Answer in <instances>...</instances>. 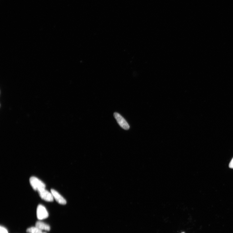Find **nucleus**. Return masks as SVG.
Returning <instances> with one entry per match:
<instances>
[{"instance_id":"nucleus-11","label":"nucleus","mask_w":233,"mask_h":233,"mask_svg":"<svg viewBox=\"0 0 233 233\" xmlns=\"http://www.w3.org/2000/svg\"><path fill=\"white\" fill-rule=\"evenodd\" d=\"M182 233H184V232H182Z\"/></svg>"},{"instance_id":"nucleus-5","label":"nucleus","mask_w":233,"mask_h":233,"mask_svg":"<svg viewBox=\"0 0 233 233\" xmlns=\"http://www.w3.org/2000/svg\"><path fill=\"white\" fill-rule=\"evenodd\" d=\"M51 192L53 195L54 199H55L58 203L62 205L66 204V199L57 191L54 189H51Z\"/></svg>"},{"instance_id":"nucleus-3","label":"nucleus","mask_w":233,"mask_h":233,"mask_svg":"<svg viewBox=\"0 0 233 233\" xmlns=\"http://www.w3.org/2000/svg\"><path fill=\"white\" fill-rule=\"evenodd\" d=\"M114 116L116 119L118 123L122 128L125 130H128L130 128V126L127 121L121 115L118 113L115 112Z\"/></svg>"},{"instance_id":"nucleus-1","label":"nucleus","mask_w":233,"mask_h":233,"mask_svg":"<svg viewBox=\"0 0 233 233\" xmlns=\"http://www.w3.org/2000/svg\"><path fill=\"white\" fill-rule=\"evenodd\" d=\"M30 182L33 189L35 190L38 191L45 188V183L34 176H32L30 178Z\"/></svg>"},{"instance_id":"nucleus-2","label":"nucleus","mask_w":233,"mask_h":233,"mask_svg":"<svg viewBox=\"0 0 233 233\" xmlns=\"http://www.w3.org/2000/svg\"><path fill=\"white\" fill-rule=\"evenodd\" d=\"M49 216L48 212L45 207L39 205L37 209V216L38 219L42 220L47 218Z\"/></svg>"},{"instance_id":"nucleus-6","label":"nucleus","mask_w":233,"mask_h":233,"mask_svg":"<svg viewBox=\"0 0 233 233\" xmlns=\"http://www.w3.org/2000/svg\"><path fill=\"white\" fill-rule=\"evenodd\" d=\"M35 226L41 230H45L49 231L50 230V227L49 225L45 223L42 222L38 221L35 224Z\"/></svg>"},{"instance_id":"nucleus-7","label":"nucleus","mask_w":233,"mask_h":233,"mask_svg":"<svg viewBox=\"0 0 233 233\" xmlns=\"http://www.w3.org/2000/svg\"><path fill=\"white\" fill-rule=\"evenodd\" d=\"M28 233H42V230L36 227H32L28 228L26 230Z\"/></svg>"},{"instance_id":"nucleus-8","label":"nucleus","mask_w":233,"mask_h":233,"mask_svg":"<svg viewBox=\"0 0 233 233\" xmlns=\"http://www.w3.org/2000/svg\"><path fill=\"white\" fill-rule=\"evenodd\" d=\"M0 233H8V232L6 228L1 226V227H0Z\"/></svg>"},{"instance_id":"nucleus-10","label":"nucleus","mask_w":233,"mask_h":233,"mask_svg":"<svg viewBox=\"0 0 233 233\" xmlns=\"http://www.w3.org/2000/svg\"><path fill=\"white\" fill-rule=\"evenodd\" d=\"M42 233H46V232H43Z\"/></svg>"},{"instance_id":"nucleus-9","label":"nucleus","mask_w":233,"mask_h":233,"mask_svg":"<svg viewBox=\"0 0 233 233\" xmlns=\"http://www.w3.org/2000/svg\"><path fill=\"white\" fill-rule=\"evenodd\" d=\"M229 166L230 168L233 169V158L232 159L231 161H230Z\"/></svg>"},{"instance_id":"nucleus-4","label":"nucleus","mask_w":233,"mask_h":233,"mask_svg":"<svg viewBox=\"0 0 233 233\" xmlns=\"http://www.w3.org/2000/svg\"><path fill=\"white\" fill-rule=\"evenodd\" d=\"M41 198L44 200L48 202H52L54 198L51 192L46 190L45 188L41 189L38 191Z\"/></svg>"}]
</instances>
